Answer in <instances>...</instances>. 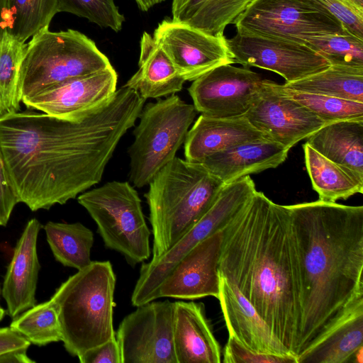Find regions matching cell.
Listing matches in <instances>:
<instances>
[{
	"label": "cell",
	"instance_id": "8",
	"mask_svg": "<svg viewBox=\"0 0 363 363\" xmlns=\"http://www.w3.org/2000/svg\"><path fill=\"white\" fill-rule=\"evenodd\" d=\"M77 201L96 223L107 248L121 253L133 267L149 259L151 232L133 186L108 182L80 194Z\"/></svg>",
	"mask_w": 363,
	"mask_h": 363
},
{
	"label": "cell",
	"instance_id": "3",
	"mask_svg": "<svg viewBox=\"0 0 363 363\" xmlns=\"http://www.w3.org/2000/svg\"><path fill=\"white\" fill-rule=\"evenodd\" d=\"M223 232L219 275L238 289L297 359L301 313L287 206L256 191Z\"/></svg>",
	"mask_w": 363,
	"mask_h": 363
},
{
	"label": "cell",
	"instance_id": "40",
	"mask_svg": "<svg viewBox=\"0 0 363 363\" xmlns=\"http://www.w3.org/2000/svg\"><path fill=\"white\" fill-rule=\"evenodd\" d=\"M18 199L10 184L0 147V226H6Z\"/></svg>",
	"mask_w": 363,
	"mask_h": 363
},
{
	"label": "cell",
	"instance_id": "10",
	"mask_svg": "<svg viewBox=\"0 0 363 363\" xmlns=\"http://www.w3.org/2000/svg\"><path fill=\"white\" fill-rule=\"evenodd\" d=\"M237 32L304 44L311 36L345 30L314 0H252L234 23Z\"/></svg>",
	"mask_w": 363,
	"mask_h": 363
},
{
	"label": "cell",
	"instance_id": "2",
	"mask_svg": "<svg viewBox=\"0 0 363 363\" xmlns=\"http://www.w3.org/2000/svg\"><path fill=\"white\" fill-rule=\"evenodd\" d=\"M301 313L297 357L363 303V206H286Z\"/></svg>",
	"mask_w": 363,
	"mask_h": 363
},
{
	"label": "cell",
	"instance_id": "13",
	"mask_svg": "<svg viewBox=\"0 0 363 363\" xmlns=\"http://www.w3.org/2000/svg\"><path fill=\"white\" fill-rule=\"evenodd\" d=\"M227 40L235 63L272 71L286 82L301 79L330 66L304 44L239 32Z\"/></svg>",
	"mask_w": 363,
	"mask_h": 363
},
{
	"label": "cell",
	"instance_id": "32",
	"mask_svg": "<svg viewBox=\"0 0 363 363\" xmlns=\"http://www.w3.org/2000/svg\"><path fill=\"white\" fill-rule=\"evenodd\" d=\"M9 327L39 347L62 341L57 312L50 299L13 318Z\"/></svg>",
	"mask_w": 363,
	"mask_h": 363
},
{
	"label": "cell",
	"instance_id": "11",
	"mask_svg": "<svg viewBox=\"0 0 363 363\" xmlns=\"http://www.w3.org/2000/svg\"><path fill=\"white\" fill-rule=\"evenodd\" d=\"M173 315L174 302L154 300L126 315L115 332L121 363H177Z\"/></svg>",
	"mask_w": 363,
	"mask_h": 363
},
{
	"label": "cell",
	"instance_id": "21",
	"mask_svg": "<svg viewBox=\"0 0 363 363\" xmlns=\"http://www.w3.org/2000/svg\"><path fill=\"white\" fill-rule=\"evenodd\" d=\"M269 139L245 116L218 118L201 114L184 141L187 160L200 162L214 153L242 143Z\"/></svg>",
	"mask_w": 363,
	"mask_h": 363
},
{
	"label": "cell",
	"instance_id": "15",
	"mask_svg": "<svg viewBox=\"0 0 363 363\" xmlns=\"http://www.w3.org/2000/svg\"><path fill=\"white\" fill-rule=\"evenodd\" d=\"M117 72L111 67L65 82L22 103L29 109L79 122L111 103L117 91Z\"/></svg>",
	"mask_w": 363,
	"mask_h": 363
},
{
	"label": "cell",
	"instance_id": "19",
	"mask_svg": "<svg viewBox=\"0 0 363 363\" xmlns=\"http://www.w3.org/2000/svg\"><path fill=\"white\" fill-rule=\"evenodd\" d=\"M219 278L218 299L229 336L255 352L292 356L238 289Z\"/></svg>",
	"mask_w": 363,
	"mask_h": 363
},
{
	"label": "cell",
	"instance_id": "41",
	"mask_svg": "<svg viewBox=\"0 0 363 363\" xmlns=\"http://www.w3.org/2000/svg\"><path fill=\"white\" fill-rule=\"evenodd\" d=\"M8 29L6 0H0V38Z\"/></svg>",
	"mask_w": 363,
	"mask_h": 363
},
{
	"label": "cell",
	"instance_id": "37",
	"mask_svg": "<svg viewBox=\"0 0 363 363\" xmlns=\"http://www.w3.org/2000/svg\"><path fill=\"white\" fill-rule=\"evenodd\" d=\"M224 363H297L296 358L288 355L252 351L230 337L223 350Z\"/></svg>",
	"mask_w": 363,
	"mask_h": 363
},
{
	"label": "cell",
	"instance_id": "30",
	"mask_svg": "<svg viewBox=\"0 0 363 363\" xmlns=\"http://www.w3.org/2000/svg\"><path fill=\"white\" fill-rule=\"evenodd\" d=\"M58 12V0H7V31L26 43L49 25Z\"/></svg>",
	"mask_w": 363,
	"mask_h": 363
},
{
	"label": "cell",
	"instance_id": "26",
	"mask_svg": "<svg viewBox=\"0 0 363 363\" xmlns=\"http://www.w3.org/2000/svg\"><path fill=\"white\" fill-rule=\"evenodd\" d=\"M252 0H172V20L206 34L223 35Z\"/></svg>",
	"mask_w": 363,
	"mask_h": 363
},
{
	"label": "cell",
	"instance_id": "12",
	"mask_svg": "<svg viewBox=\"0 0 363 363\" xmlns=\"http://www.w3.org/2000/svg\"><path fill=\"white\" fill-rule=\"evenodd\" d=\"M152 36L185 81L193 82L216 67L235 63L224 35H211L165 18Z\"/></svg>",
	"mask_w": 363,
	"mask_h": 363
},
{
	"label": "cell",
	"instance_id": "29",
	"mask_svg": "<svg viewBox=\"0 0 363 363\" xmlns=\"http://www.w3.org/2000/svg\"><path fill=\"white\" fill-rule=\"evenodd\" d=\"M43 228L55 259L63 266L80 270L92 262L94 236L83 224L49 221Z\"/></svg>",
	"mask_w": 363,
	"mask_h": 363
},
{
	"label": "cell",
	"instance_id": "7",
	"mask_svg": "<svg viewBox=\"0 0 363 363\" xmlns=\"http://www.w3.org/2000/svg\"><path fill=\"white\" fill-rule=\"evenodd\" d=\"M196 110L176 94L144 105L129 147V180L133 186L148 185L155 175L172 160L184 143Z\"/></svg>",
	"mask_w": 363,
	"mask_h": 363
},
{
	"label": "cell",
	"instance_id": "36",
	"mask_svg": "<svg viewBox=\"0 0 363 363\" xmlns=\"http://www.w3.org/2000/svg\"><path fill=\"white\" fill-rule=\"evenodd\" d=\"M329 11L345 30L363 39V0H314Z\"/></svg>",
	"mask_w": 363,
	"mask_h": 363
},
{
	"label": "cell",
	"instance_id": "22",
	"mask_svg": "<svg viewBox=\"0 0 363 363\" xmlns=\"http://www.w3.org/2000/svg\"><path fill=\"white\" fill-rule=\"evenodd\" d=\"M289 149L269 139L248 142L214 153L200 162L225 184L275 168L286 159Z\"/></svg>",
	"mask_w": 363,
	"mask_h": 363
},
{
	"label": "cell",
	"instance_id": "44",
	"mask_svg": "<svg viewBox=\"0 0 363 363\" xmlns=\"http://www.w3.org/2000/svg\"><path fill=\"white\" fill-rule=\"evenodd\" d=\"M1 288L0 286V298H1Z\"/></svg>",
	"mask_w": 363,
	"mask_h": 363
},
{
	"label": "cell",
	"instance_id": "14",
	"mask_svg": "<svg viewBox=\"0 0 363 363\" xmlns=\"http://www.w3.org/2000/svg\"><path fill=\"white\" fill-rule=\"evenodd\" d=\"M264 80L247 67L226 64L193 81L188 91L197 112L212 117H235L248 111Z\"/></svg>",
	"mask_w": 363,
	"mask_h": 363
},
{
	"label": "cell",
	"instance_id": "24",
	"mask_svg": "<svg viewBox=\"0 0 363 363\" xmlns=\"http://www.w3.org/2000/svg\"><path fill=\"white\" fill-rule=\"evenodd\" d=\"M363 303L345 315L297 363H362Z\"/></svg>",
	"mask_w": 363,
	"mask_h": 363
},
{
	"label": "cell",
	"instance_id": "6",
	"mask_svg": "<svg viewBox=\"0 0 363 363\" xmlns=\"http://www.w3.org/2000/svg\"><path fill=\"white\" fill-rule=\"evenodd\" d=\"M111 67L106 55L84 33L45 28L26 44L19 74L21 101Z\"/></svg>",
	"mask_w": 363,
	"mask_h": 363
},
{
	"label": "cell",
	"instance_id": "35",
	"mask_svg": "<svg viewBox=\"0 0 363 363\" xmlns=\"http://www.w3.org/2000/svg\"><path fill=\"white\" fill-rule=\"evenodd\" d=\"M58 12H66L87 19L101 28L115 32L122 30L125 16L114 0H58Z\"/></svg>",
	"mask_w": 363,
	"mask_h": 363
},
{
	"label": "cell",
	"instance_id": "9",
	"mask_svg": "<svg viewBox=\"0 0 363 363\" xmlns=\"http://www.w3.org/2000/svg\"><path fill=\"white\" fill-rule=\"evenodd\" d=\"M256 191L250 176L225 184L208 211L165 254L143 263L131 296L132 304L138 307L157 300L162 282L179 260L199 242L223 229Z\"/></svg>",
	"mask_w": 363,
	"mask_h": 363
},
{
	"label": "cell",
	"instance_id": "34",
	"mask_svg": "<svg viewBox=\"0 0 363 363\" xmlns=\"http://www.w3.org/2000/svg\"><path fill=\"white\" fill-rule=\"evenodd\" d=\"M280 90L315 114L324 123L342 121H363V103L298 91L279 84Z\"/></svg>",
	"mask_w": 363,
	"mask_h": 363
},
{
	"label": "cell",
	"instance_id": "16",
	"mask_svg": "<svg viewBox=\"0 0 363 363\" xmlns=\"http://www.w3.org/2000/svg\"><path fill=\"white\" fill-rule=\"evenodd\" d=\"M244 116L267 138L289 150L325 125L312 111L282 92L279 84L269 79L264 80Z\"/></svg>",
	"mask_w": 363,
	"mask_h": 363
},
{
	"label": "cell",
	"instance_id": "17",
	"mask_svg": "<svg viewBox=\"0 0 363 363\" xmlns=\"http://www.w3.org/2000/svg\"><path fill=\"white\" fill-rule=\"evenodd\" d=\"M223 232L219 230L196 245L174 266L162 282L158 298L194 300L218 298V261Z\"/></svg>",
	"mask_w": 363,
	"mask_h": 363
},
{
	"label": "cell",
	"instance_id": "27",
	"mask_svg": "<svg viewBox=\"0 0 363 363\" xmlns=\"http://www.w3.org/2000/svg\"><path fill=\"white\" fill-rule=\"evenodd\" d=\"M306 169L319 199L336 202L363 192V175L328 160L307 143L303 145Z\"/></svg>",
	"mask_w": 363,
	"mask_h": 363
},
{
	"label": "cell",
	"instance_id": "25",
	"mask_svg": "<svg viewBox=\"0 0 363 363\" xmlns=\"http://www.w3.org/2000/svg\"><path fill=\"white\" fill-rule=\"evenodd\" d=\"M306 143L332 162L363 175V121L325 124Z\"/></svg>",
	"mask_w": 363,
	"mask_h": 363
},
{
	"label": "cell",
	"instance_id": "28",
	"mask_svg": "<svg viewBox=\"0 0 363 363\" xmlns=\"http://www.w3.org/2000/svg\"><path fill=\"white\" fill-rule=\"evenodd\" d=\"M283 86L298 91L363 103V68L330 65L323 71Z\"/></svg>",
	"mask_w": 363,
	"mask_h": 363
},
{
	"label": "cell",
	"instance_id": "38",
	"mask_svg": "<svg viewBox=\"0 0 363 363\" xmlns=\"http://www.w3.org/2000/svg\"><path fill=\"white\" fill-rule=\"evenodd\" d=\"M30 342L10 327L0 328V363H34L27 351Z\"/></svg>",
	"mask_w": 363,
	"mask_h": 363
},
{
	"label": "cell",
	"instance_id": "23",
	"mask_svg": "<svg viewBox=\"0 0 363 363\" xmlns=\"http://www.w3.org/2000/svg\"><path fill=\"white\" fill-rule=\"evenodd\" d=\"M138 67L123 86L136 91L145 100L174 94L186 82L153 36L146 31L140 38Z\"/></svg>",
	"mask_w": 363,
	"mask_h": 363
},
{
	"label": "cell",
	"instance_id": "31",
	"mask_svg": "<svg viewBox=\"0 0 363 363\" xmlns=\"http://www.w3.org/2000/svg\"><path fill=\"white\" fill-rule=\"evenodd\" d=\"M26 46L8 31L0 38V117L21 111L19 74Z\"/></svg>",
	"mask_w": 363,
	"mask_h": 363
},
{
	"label": "cell",
	"instance_id": "5",
	"mask_svg": "<svg viewBox=\"0 0 363 363\" xmlns=\"http://www.w3.org/2000/svg\"><path fill=\"white\" fill-rule=\"evenodd\" d=\"M116 275L109 261H92L70 276L50 300L57 312L67 352L79 357L115 337Z\"/></svg>",
	"mask_w": 363,
	"mask_h": 363
},
{
	"label": "cell",
	"instance_id": "20",
	"mask_svg": "<svg viewBox=\"0 0 363 363\" xmlns=\"http://www.w3.org/2000/svg\"><path fill=\"white\" fill-rule=\"evenodd\" d=\"M173 345L177 363H220L221 351L203 303L174 302Z\"/></svg>",
	"mask_w": 363,
	"mask_h": 363
},
{
	"label": "cell",
	"instance_id": "1",
	"mask_svg": "<svg viewBox=\"0 0 363 363\" xmlns=\"http://www.w3.org/2000/svg\"><path fill=\"white\" fill-rule=\"evenodd\" d=\"M145 101L123 86L106 107L82 121L29 108L0 117V147L18 202L32 211L48 210L99 183Z\"/></svg>",
	"mask_w": 363,
	"mask_h": 363
},
{
	"label": "cell",
	"instance_id": "18",
	"mask_svg": "<svg viewBox=\"0 0 363 363\" xmlns=\"http://www.w3.org/2000/svg\"><path fill=\"white\" fill-rule=\"evenodd\" d=\"M41 228L36 218L27 223L7 267L1 295L6 303L7 313L12 319L36 304L35 292L40 269L37 240Z\"/></svg>",
	"mask_w": 363,
	"mask_h": 363
},
{
	"label": "cell",
	"instance_id": "33",
	"mask_svg": "<svg viewBox=\"0 0 363 363\" xmlns=\"http://www.w3.org/2000/svg\"><path fill=\"white\" fill-rule=\"evenodd\" d=\"M305 45L330 65L363 68V39L346 30L308 37Z\"/></svg>",
	"mask_w": 363,
	"mask_h": 363
},
{
	"label": "cell",
	"instance_id": "43",
	"mask_svg": "<svg viewBox=\"0 0 363 363\" xmlns=\"http://www.w3.org/2000/svg\"><path fill=\"white\" fill-rule=\"evenodd\" d=\"M5 313V310L0 306V320H1L4 318Z\"/></svg>",
	"mask_w": 363,
	"mask_h": 363
},
{
	"label": "cell",
	"instance_id": "42",
	"mask_svg": "<svg viewBox=\"0 0 363 363\" xmlns=\"http://www.w3.org/2000/svg\"><path fill=\"white\" fill-rule=\"evenodd\" d=\"M138 8L143 11H147L154 6L160 4L165 0H135Z\"/></svg>",
	"mask_w": 363,
	"mask_h": 363
},
{
	"label": "cell",
	"instance_id": "4",
	"mask_svg": "<svg viewBox=\"0 0 363 363\" xmlns=\"http://www.w3.org/2000/svg\"><path fill=\"white\" fill-rule=\"evenodd\" d=\"M148 185L145 196L153 235L154 260L204 216L225 184L202 163L175 157Z\"/></svg>",
	"mask_w": 363,
	"mask_h": 363
},
{
	"label": "cell",
	"instance_id": "39",
	"mask_svg": "<svg viewBox=\"0 0 363 363\" xmlns=\"http://www.w3.org/2000/svg\"><path fill=\"white\" fill-rule=\"evenodd\" d=\"M78 359L81 363H121L120 348L116 336L88 350Z\"/></svg>",
	"mask_w": 363,
	"mask_h": 363
},
{
	"label": "cell",
	"instance_id": "45",
	"mask_svg": "<svg viewBox=\"0 0 363 363\" xmlns=\"http://www.w3.org/2000/svg\"><path fill=\"white\" fill-rule=\"evenodd\" d=\"M6 2H7V0H6Z\"/></svg>",
	"mask_w": 363,
	"mask_h": 363
}]
</instances>
